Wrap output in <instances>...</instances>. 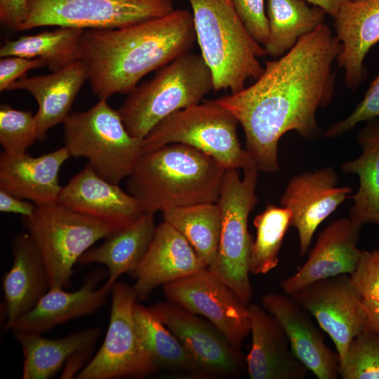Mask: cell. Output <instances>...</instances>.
I'll use <instances>...</instances> for the list:
<instances>
[{"instance_id":"obj_1","label":"cell","mask_w":379,"mask_h":379,"mask_svg":"<svg viewBox=\"0 0 379 379\" xmlns=\"http://www.w3.org/2000/svg\"><path fill=\"white\" fill-rule=\"evenodd\" d=\"M342 49L341 42L323 24L281 57L266 61L252 85L215 99L241 124L245 149L258 171H278V142L287 132L295 131L306 140L321 135L316 114L333 100V62Z\"/></svg>"},{"instance_id":"obj_2","label":"cell","mask_w":379,"mask_h":379,"mask_svg":"<svg viewBox=\"0 0 379 379\" xmlns=\"http://www.w3.org/2000/svg\"><path fill=\"white\" fill-rule=\"evenodd\" d=\"M196 41L192 13L175 9L124 28L85 29L81 60L93 93L107 100L128 94L146 74L190 51Z\"/></svg>"},{"instance_id":"obj_3","label":"cell","mask_w":379,"mask_h":379,"mask_svg":"<svg viewBox=\"0 0 379 379\" xmlns=\"http://www.w3.org/2000/svg\"><path fill=\"white\" fill-rule=\"evenodd\" d=\"M226 168L189 145L171 143L142 153L127 178L144 212L217 203Z\"/></svg>"},{"instance_id":"obj_4","label":"cell","mask_w":379,"mask_h":379,"mask_svg":"<svg viewBox=\"0 0 379 379\" xmlns=\"http://www.w3.org/2000/svg\"><path fill=\"white\" fill-rule=\"evenodd\" d=\"M201 55L211 69L213 91L235 94L249 79L256 80L264 67L258 58L267 55L238 15L232 0H188Z\"/></svg>"},{"instance_id":"obj_5","label":"cell","mask_w":379,"mask_h":379,"mask_svg":"<svg viewBox=\"0 0 379 379\" xmlns=\"http://www.w3.org/2000/svg\"><path fill=\"white\" fill-rule=\"evenodd\" d=\"M213 90V78L201 55L189 51L137 86L117 109L128 132L143 139L171 114L198 104Z\"/></svg>"},{"instance_id":"obj_6","label":"cell","mask_w":379,"mask_h":379,"mask_svg":"<svg viewBox=\"0 0 379 379\" xmlns=\"http://www.w3.org/2000/svg\"><path fill=\"white\" fill-rule=\"evenodd\" d=\"M239 121L226 107L207 100L179 109L159 122L142 140V154L171 143L192 147L226 169L257 168L239 141Z\"/></svg>"},{"instance_id":"obj_7","label":"cell","mask_w":379,"mask_h":379,"mask_svg":"<svg viewBox=\"0 0 379 379\" xmlns=\"http://www.w3.org/2000/svg\"><path fill=\"white\" fill-rule=\"evenodd\" d=\"M64 142L71 157H85L102 178L114 184L131 173L142 154V140L126 130L118 112L107 100L64 121Z\"/></svg>"},{"instance_id":"obj_8","label":"cell","mask_w":379,"mask_h":379,"mask_svg":"<svg viewBox=\"0 0 379 379\" xmlns=\"http://www.w3.org/2000/svg\"><path fill=\"white\" fill-rule=\"evenodd\" d=\"M23 224L42 256L51 288H63L70 286L80 257L121 229L58 202L36 206L31 216L23 218Z\"/></svg>"},{"instance_id":"obj_9","label":"cell","mask_w":379,"mask_h":379,"mask_svg":"<svg viewBox=\"0 0 379 379\" xmlns=\"http://www.w3.org/2000/svg\"><path fill=\"white\" fill-rule=\"evenodd\" d=\"M227 169L218 204L221 211V230L213 263L208 267L245 304L253 296L249 279V258L253 239L248 218L258 202L255 193L258 168Z\"/></svg>"},{"instance_id":"obj_10","label":"cell","mask_w":379,"mask_h":379,"mask_svg":"<svg viewBox=\"0 0 379 379\" xmlns=\"http://www.w3.org/2000/svg\"><path fill=\"white\" fill-rule=\"evenodd\" d=\"M173 11V0H27L25 19L17 31L45 26L119 29Z\"/></svg>"},{"instance_id":"obj_11","label":"cell","mask_w":379,"mask_h":379,"mask_svg":"<svg viewBox=\"0 0 379 379\" xmlns=\"http://www.w3.org/2000/svg\"><path fill=\"white\" fill-rule=\"evenodd\" d=\"M110 294L105 338L98 352L75 376L77 379L140 378L159 371L136 331L133 307L138 297L133 286L116 281Z\"/></svg>"},{"instance_id":"obj_12","label":"cell","mask_w":379,"mask_h":379,"mask_svg":"<svg viewBox=\"0 0 379 379\" xmlns=\"http://www.w3.org/2000/svg\"><path fill=\"white\" fill-rule=\"evenodd\" d=\"M168 301L211 322L236 349L251 332L248 305L207 268L163 285Z\"/></svg>"},{"instance_id":"obj_13","label":"cell","mask_w":379,"mask_h":379,"mask_svg":"<svg viewBox=\"0 0 379 379\" xmlns=\"http://www.w3.org/2000/svg\"><path fill=\"white\" fill-rule=\"evenodd\" d=\"M291 295L332 339L342 366L353 339L366 326L363 299L346 274L319 279Z\"/></svg>"},{"instance_id":"obj_14","label":"cell","mask_w":379,"mask_h":379,"mask_svg":"<svg viewBox=\"0 0 379 379\" xmlns=\"http://www.w3.org/2000/svg\"><path fill=\"white\" fill-rule=\"evenodd\" d=\"M149 308L176 336L208 378L234 377L244 370L246 357L208 320L168 300Z\"/></svg>"},{"instance_id":"obj_15","label":"cell","mask_w":379,"mask_h":379,"mask_svg":"<svg viewBox=\"0 0 379 379\" xmlns=\"http://www.w3.org/2000/svg\"><path fill=\"white\" fill-rule=\"evenodd\" d=\"M338 176L331 168L294 176L281 197L280 204L292 213L300 253L305 255L318 226L352 193L350 187H337Z\"/></svg>"},{"instance_id":"obj_16","label":"cell","mask_w":379,"mask_h":379,"mask_svg":"<svg viewBox=\"0 0 379 379\" xmlns=\"http://www.w3.org/2000/svg\"><path fill=\"white\" fill-rule=\"evenodd\" d=\"M262 307L280 323L291 347L307 370L319 379H336L340 375V359L325 343L321 328L311 314L291 295L268 293Z\"/></svg>"},{"instance_id":"obj_17","label":"cell","mask_w":379,"mask_h":379,"mask_svg":"<svg viewBox=\"0 0 379 379\" xmlns=\"http://www.w3.org/2000/svg\"><path fill=\"white\" fill-rule=\"evenodd\" d=\"M207 268L187 240L164 221L156 227L144 258L131 274L138 300H146L158 286Z\"/></svg>"},{"instance_id":"obj_18","label":"cell","mask_w":379,"mask_h":379,"mask_svg":"<svg viewBox=\"0 0 379 379\" xmlns=\"http://www.w3.org/2000/svg\"><path fill=\"white\" fill-rule=\"evenodd\" d=\"M107 270L97 268L88 273L81 286L74 291L63 288H50L36 305L12 325V331H28L43 334L57 325L95 312L105 304L114 284L108 281Z\"/></svg>"},{"instance_id":"obj_19","label":"cell","mask_w":379,"mask_h":379,"mask_svg":"<svg viewBox=\"0 0 379 379\" xmlns=\"http://www.w3.org/2000/svg\"><path fill=\"white\" fill-rule=\"evenodd\" d=\"M361 225L350 218L331 222L317 237L304 265L284 279L281 288L287 295L315 281L339 274H350L361 251L357 248Z\"/></svg>"},{"instance_id":"obj_20","label":"cell","mask_w":379,"mask_h":379,"mask_svg":"<svg viewBox=\"0 0 379 379\" xmlns=\"http://www.w3.org/2000/svg\"><path fill=\"white\" fill-rule=\"evenodd\" d=\"M57 202L119 228L144 212L135 198L102 178L88 163L62 187Z\"/></svg>"},{"instance_id":"obj_21","label":"cell","mask_w":379,"mask_h":379,"mask_svg":"<svg viewBox=\"0 0 379 379\" xmlns=\"http://www.w3.org/2000/svg\"><path fill=\"white\" fill-rule=\"evenodd\" d=\"M251 347L246 357L251 379H303L307 368L294 354L278 320L263 307L248 305Z\"/></svg>"},{"instance_id":"obj_22","label":"cell","mask_w":379,"mask_h":379,"mask_svg":"<svg viewBox=\"0 0 379 379\" xmlns=\"http://www.w3.org/2000/svg\"><path fill=\"white\" fill-rule=\"evenodd\" d=\"M335 36L343 49L336 60L345 71V84L353 91L367 79L365 58L379 42V0H352L333 18Z\"/></svg>"},{"instance_id":"obj_23","label":"cell","mask_w":379,"mask_h":379,"mask_svg":"<svg viewBox=\"0 0 379 379\" xmlns=\"http://www.w3.org/2000/svg\"><path fill=\"white\" fill-rule=\"evenodd\" d=\"M13 263L2 277L4 331L11 330L20 317L31 310L50 289L42 256L31 235L16 234L12 241Z\"/></svg>"},{"instance_id":"obj_24","label":"cell","mask_w":379,"mask_h":379,"mask_svg":"<svg viewBox=\"0 0 379 379\" xmlns=\"http://www.w3.org/2000/svg\"><path fill=\"white\" fill-rule=\"evenodd\" d=\"M101 333L98 326L84 328L65 337L50 339L42 334L13 331L24 357L22 379H48L65 364L82 369Z\"/></svg>"},{"instance_id":"obj_25","label":"cell","mask_w":379,"mask_h":379,"mask_svg":"<svg viewBox=\"0 0 379 379\" xmlns=\"http://www.w3.org/2000/svg\"><path fill=\"white\" fill-rule=\"evenodd\" d=\"M66 147L32 157L27 152L0 155V190L36 206L55 203L61 190L58 182L62 164L70 157Z\"/></svg>"},{"instance_id":"obj_26","label":"cell","mask_w":379,"mask_h":379,"mask_svg":"<svg viewBox=\"0 0 379 379\" xmlns=\"http://www.w3.org/2000/svg\"><path fill=\"white\" fill-rule=\"evenodd\" d=\"M88 72L80 60L46 75L23 77L8 91L25 90L34 98L39 109L34 114L38 140L46 138L47 131L63 123L84 84Z\"/></svg>"},{"instance_id":"obj_27","label":"cell","mask_w":379,"mask_h":379,"mask_svg":"<svg viewBox=\"0 0 379 379\" xmlns=\"http://www.w3.org/2000/svg\"><path fill=\"white\" fill-rule=\"evenodd\" d=\"M152 213L143 212L136 220L91 247L79 259L81 265L98 263L107 267V281L114 284L124 273L131 274L146 254L157 225Z\"/></svg>"},{"instance_id":"obj_28","label":"cell","mask_w":379,"mask_h":379,"mask_svg":"<svg viewBox=\"0 0 379 379\" xmlns=\"http://www.w3.org/2000/svg\"><path fill=\"white\" fill-rule=\"evenodd\" d=\"M357 140L362 148L361 154L341 166L345 173H355L359 178V190L352 197L350 218L361 226L379 225V117L366 121Z\"/></svg>"},{"instance_id":"obj_29","label":"cell","mask_w":379,"mask_h":379,"mask_svg":"<svg viewBox=\"0 0 379 379\" xmlns=\"http://www.w3.org/2000/svg\"><path fill=\"white\" fill-rule=\"evenodd\" d=\"M133 317L139 339L158 370L190 378H208L180 340L149 307L136 300Z\"/></svg>"},{"instance_id":"obj_30","label":"cell","mask_w":379,"mask_h":379,"mask_svg":"<svg viewBox=\"0 0 379 379\" xmlns=\"http://www.w3.org/2000/svg\"><path fill=\"white\" fill-rule=\"evenodd\" d=\"M326 12L305 0H267L269 36L264 46L274 59L288 52L299 39L324 22Z\"/></svg>"},{"instance_id":"obj_31","label":"cell","mask_w":379,"mask_h":379,"mask_svg":"<svg viewBox=\"0 0 379 379\" xmlns=\"http://www.w3.org/2000/svg\"><path fill=\"white\" fill-rule=\"evenodd\" d=\"M84 30L59 27L52 31L6 40L0 48V57L39 58L51 72H55L81 60Z\"/></svg>"},{"instance_id":"obj_32","label":"cell","mask_w":379,"mask_h":379,"mask_svg":"<svg viewBox=\"0 0 379 379\" xmlns=\"http://www.w3.org/2000/svg\"><path fill=\"white\" fill-rule=\"evenodd\" d=\"M164 221L179 232L198 255L210 267L214 262L221 230V211L218 203H203L166 209Z\"/></svg>"},{"instance_id":"obj_33","label":"cell","mask_w":379,"mask_h":379,"mask_svg":"<svg viewBox=\"0 0 379 379\" xmlns=\"http://www.w3.org/2000/svg\"><path fill=\"white\" fill-rule=\"evenodd\" d=\"M291 217L290 209L274 204H267L265 209L255 217L256 237L251 248V274H265L277 266L279 253L291 224Z\"/></svg>"},{"instance_id":"obj_34","label":"cell","mask_w":379,"mask_h":379,"mask_svg":"<svg viewBox=\"0 0 379 379\" xmlns=\"http://www.w3.org/2000/svg\"><path fill=\"white\" fill-rule=\"evenodd\" d=\"M340 375L343 379H379V333L366 328L353 339Z\"/></svg>"},{"instance_id":"obj_35","label":"cell","mask_w":379,"mask_h":379,"mask_svg":"<svg viewBox=\"0 0 379 379\" xmlns=\"http://www.w3.org/2000/svg\"><path fill=\"white\" fill-rule=\"evenodd\" d=\"M38 140L34 115L4 103L0 107V143L3 152L17 155L26 152Z\"/></svg>"},{"instance_id":"obj_36","label":"cell","mask_w":379,"mask_h":379,"mask_svg":"<svg viewBox=\"0 0 379 379\" xmlns=\"http://www.w3.org/2000/svg\"><path fill=\"white\" fill-rule=\"evenodd\" d=\"M350 279L363 300L379 302V250L361 251Z\"/></svg>"},{"instance_id":"obj_37","label":"cell","mask_w":379,"mask_h":379,"mask_svg":"<svg viewBox=\"0 0 379 379\" xmlns=\"http://www.w3.org/2000/svg\"><path fill=\"white\" fill-rule=\"evenodd\" d=\"M379 117V71L370 84L363 99L344 119L329 126L324 133L327 138L343 135L357 124Z\"/></svg>"},{"instance_id":"obj_38","label":"cell","mask_w":379,"mask_h":379,"mask_svg":"<svg viewBox=\"0 0 379 379\" xmlns=\"http://www.w3.org/2000/svg\"><path fill=\"white\" fill-rule=\"evenodd\" d=\"M232 2L250 35L264 47L269 36L264 0H232Z\"/></svg>"},{"instance_id":"obj_39","label":"cell","mask_w":379,"mask_h":379,"mask_svg":"<svg viewBox=\"0 0 379 379\" xmlns=\"http://www.w3.org/2000/svg\"><path fill=\"white\" fill-rule=\"evenodd\" d=\"M46 67L41 58H28L10 55L1 57L0 60V91H8L16 80L26 76L32 69Z\"/></svg>"},{"instance_id":"obj_40","label":"cell","mask_w":379,"mask_h":379,"mask_svg":"<svg viewBox=\"0 0 379 379\" xmlns=\"http://www.w3.org/2000/svg\"><path fill=\"white\" fill-rule=\"evenodd\" d=\"M27 0H0V22L4 27L17 31L27 15Z\"/></svg>"},{"instance_id":"obj_41","label":"cell","mask_w":379,"mask_h":379,"mask_svg":"<svg viewBox=\"0 0 379 379\" xmlns=\"http://www.w3.org/2000/svg\"><path fill=\"white\" fill-rule=\"evenodd\" d=\"M36 205L33 202L14 197L0 190V211L2 213H16L23 218L31 216Z\"/></svg>"},{"instance_id":"obj_42","label":"cell","mask_w":379,"mask_h":379,"mask_svg":"<svg viewBox=\"0 0 379 379\" xmlns=\"http://www.w3.org/2000/svg\"><path fill=\"white\" fill-rule=\"evenodd\" d=\"M363 306L366 319V328L379 333V302L363 300Z\"/></svg>"},{"instance_id":"obj_43","label":"cell","mask_w":379,"mask_h":379,"mask_svg":"<svg viewBox=\"0 0 379 379\" xmlns=\"http://www.w3.org/2000/svg\"><path fill=\"white\" fill-rule=\"evenodd\" d=\"M312 5L321 8L333 18L337 15L340 6L352 0H305Z\"/></svg>"}]
</instances>
